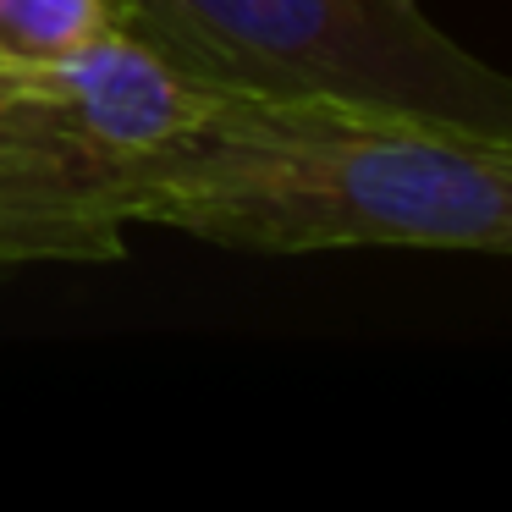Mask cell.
Returning a JSON list of instances; mask_svg holds the SVG:
<instances>
[{
  "instance_id": "1",
  "label": "cell",
  "mask_w": 512,
  "mask_h": 512,
  "mask_svg": "<svg viewBox=\"0 0 512 512\" xmlns=\"http://www.w3.org/2000/svg\"><path fill=\"white\" fill-rule=\"evenodd\" d=\"M144 226L254 254L446 248L512 259V133L347 100L221 94L149 188Z\"/></svg>"
},
{
  "instance_id": "2",
  "label": "cell",
  "mask_w": 512,
  "mask_h": 512,
  "mask_svg": "<svg viewBox=\"0 0 512 512\" xmlns=\"http://www.w3.org/2000/svg\"><path fill=\"white\" fill-rule=\"evenodd\" d=\"M221 94L133 34L0 61V265L122 259L149 188Z\"/></svg>"
},
{
  "instance_id": "3",
  "label": "cell",
  "mask_w": 512,
  "mask_h": 512,
  "mask_svg": "<svg viewBox=\"0 0 512 512\" xmlns=\"http://www.w3.org/2000/svg\"><path fill=\"white\" fill-rule=\"evenodd\" d=\"M122 28L193 78L265 100H347L512 133V78L419 0H116Z\"/></svg>"
},
{
  "instance_id": "4",
  "label": "cell",
  "mask_w": 512,
  "mask_h": 512,
  "mask_svg": "<svg viewBox=\"0 0 512 512\" xmlns=\"http://www.w3.org/2000/svg\"><path fill=\"white\" fill-rule=\"evenodd\" d=\"M111 34H127L116 0H0V61L67 56Z\"/></svg>"
}]
</instances>
